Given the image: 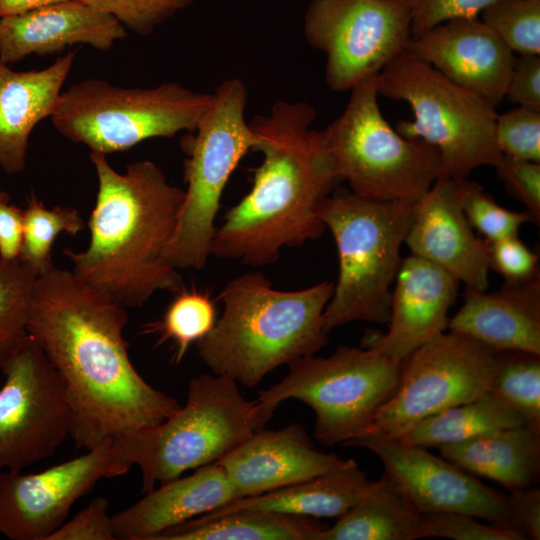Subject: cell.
Returning a JSON list of instances; mask_svg holds the SVG:
<instances>
[{"mask_svg":"<svg viewBox=\"0 0 540 540\" xmlns=\"http://www.w3.org/2000/svg\"><path fill=\"white\" fill-rule=\"evenodd\" d=\"M127 308L55 266L37 276L27 333L60 376L77 450L163 422L178 401L138 373L128 353Z\"/></svg>","mask_w":540,"mask_h":540,"instance_id":"1","label":"cell"},{"mask_svg":"<svg viewBox=\"0 0 540 540\" xmlns=\"http://www.w3.org/2000/svg\"><path fill=\"white\" fill-rule=\"evenodd\" d=\"M315 118L307 102L279 101L249 122L263 160L250 191L216 228L211 255L260 267L275 263L284 247L320 237L318 204L341 179L323 130L310 128Z\"/></svg>","mask_w":540,"mask_h":540,"instance_id":"2","label":"cell"},{"mask_svg":"<svg viewBox=\"0 0 540 540\" xmlns=\"http://www.w3.org/2000/svg\"><path fill=\"white\" fill-rule=\"evenodd\" d=\"M98 179L84 251L65 248L72 272L126 308L142 307L158 291L184 288L181 275L165 260L185 191L168 182L152 161L129 164L124 173L101 153H90Z\"/></svg>","mask_w":540,"mask_h":540,"instance_id":"3","label":"cell"},{"mask_svg":"<svg viewBox=\"0 0 540 540\" xmlns=\"http://www.w3.org/2000/svg\"><path fill=\"white\" fill-rule=\"evenodd\" d=\"M334 284L323 281L296 291L274 289L259 272L227 282L224 310L197 342L198 355L213 374L256 386L281 365L315 355L328 344L323 314Z\"/></svg>","mask_w":540,"mask_h":540,"instance_id":"4","label":"cell"},{"mask_svg":"<svg viewBox=\"0 0 540 540\" xmlns=\"http://www.w3.org/2000/svg\"><path fill=\"white\" fill-rule=\"evenodd\" d=\"M414 204L366 199L345 189L321 199L317 214L331 231L339 258L338 280L323 314L328 333L353 321L388 324L390 287Z\"/></svg>","mask_w":540,"mask_h":540,"instance_id":"5","label":"cell"},{"mask_svg":"<svg viewBox=\"0 0 540 540\" xmlns=\"http://www.w3.org/2000/svg\"><path fill=\"white\" fill-rule=\"evenodd\" d=\"M273 411L246 400L237 382L220 375L192 378L187 399L160 424L115 437L125 459L138 466L142 493L214 463L264 428Z\"/></svg>","mask_w":540,"mask_h":540,"instance_id":"6","label":"cell"},{"mask_svg":"<svg viewBox=\"0 0 540 540\" xmlns=\"http://www.w3.org/2000/svg\"><path fill=\"white\" fill-rule=\"evenodd\" d=\"M248 91L235 77L220 83L194 132L183 143L187 184L165 260L176 270H201L211 255L223 191L257 136L245 120Z\"/></svg>","mask_w":540,"mask_h":540,"instance_id":"7","label":"cell"},{"mask_svg":"<svg viewBox=\"0 0 540 540\" xmlns=\"http://www.w3.org/2000/svg\"><path fill=\"white\" fill-rule=\"evenodd\" d=\"M377 88L379 95L409 104L414 119L399 122L395 129L437 148L441 175L464 179L501 158L496 108L406 49L378 73Z\"/></svg>","mask_w":540,"mask_h":540,"instance_id":"8","label":"cell"},{"mask_svg":"<svg viewBox=\"0 0 540 540\" xmlns=\"http://www.w3.org/2000/svg\"><path fill=\"white\" fill-rule=\"evenodd\" d=\"M377 75L354 86L342 114L323 130L338 176L356 195L376 201L416 202L441 176L437 148L406 138L378 104Z\"/></svg>","mask_w":540,"mask_h":540,"instance_id":"9","label":"cell"},{"mask_svg":"<svg viewBox=\"0 0 540 540\" xmlns=\"http://www.w3.org/2000/svg\"><path fill=\"white\" fill-rule=\"evenodd\" d=\"M210 101L211 94L174 82L142 89L88 79L61 92L50 118L65 138L107 155L150 138L193 133Z\"/></svg>","mask_w":540,"mask_h":540,"instance_id":"10","label":"cell"},{"mask_svg":"<svg viewBox=\"0 0 540 540\" xmlns=\"http://www.w3.org/2000/svg\"><path fill=\"white\" fill-rule=\"evenodd\" d=\"M288 366V374L260 391L256 401L273 412L286 400L306 403L316 416V440L332 446L344 445L367 430L395 392L403 362L374 348L340 346L328 357L311 355Z\"/></svg>","mask_w":540,"mask_h":540,"instance_id":"11","label":"cell"},{"mask_svg":"<svg viewBox=\"0 0 540 540\" xmlns=\"http://www.w3.org/2000/svg\"><path fill=\"white\" fill-rule=\"evenodd\" d=\"M496 365V352L476 340L438 334L405 359L395 392L359 437L399 440L421 420L489 391Z\"/></svg>","mask_w":540,"mask_h":540,"instance_id":"12","label":"cell"},{"mask_svg":"<svg viewBox=\"0 0 540 540\" xmlns=\"http://www.w3.org/2000/svg\"><path fill=\"white\" fill-rule=\"evenodd\" d=\"M412 10L404 0H312L304 35L326 55L328 87L351 90L403 52L411 38Z\"/></svg>","mask_w":540,"mask_h":540,"instance_id":"13","label":"cell"},{"mask_svg":"<svg viewBox=\"0 0 540 540\" xmlns=\"http://www.w3.org/2000/svg\"><path fill=\"white\" fill-rule=\"evenodd\" d=\"M0 472H21L49 458L71 435L66 388L38 343L27 334L0 367Z\"/></svg>","mask_w":540,"mask_h":540,"instance_id":"14","label":"cell"},{"mask_svg":"<svg viewBox=\"0 0 540 540\" xmlns=\"http://www.w3.org/2000/svg\"><path fill=\"white\" fill-rule=\"evenodd\" d=\"M131 467L110 438L40 472L1 471L0 534L12 540H48L78 499L101 479L124 475Z\"/></svg>","mask_w":540,"mask_h":540,"instance_id":"15","label":"cell"},{"mask_svg":"<svg viewBox=\"0 0 540 540\" xmlns=\"http://www.w3.org/2000/svg\"><path fill=\"white\" fill-rule=\"evenodd\" d=\"M344 445L362 447L378 456L385 472L422 513L457 512L514 529L509 495L485 485L426 448L368 437H358Z\"/></svg>","mask_w":540,"mask_h":540,"instance_id":"16","label":"cell"},{"mask_svg":"<svg viewBox=\"0 0 540 540\" xmlns=\"http://www.w3.org/2000/svg\"><path fill=\"white\" fill-rule=\"evenodd\" d=\"M467 178L439 176L414 204L405 238L411 254L441 267L466 287L486 291L489 285V253L462 209Z\"/></svg>","mask_w":540,"mask_h":540,"instance_id":"17","label":"cell"},{"mask_svg":"<svg viewBox=\"0 0 540 540\" xmlns=\"http://www.w3.org/2000/svg\"><path fill=\"white\" fill-rule=\"evenodd\" d=\"M406 50L495 108L505 98L515 56L479 17L445 21L411 37Z\"/></svg>","mask_w":540,"mask_h":540,"instance_id":"18","label":"cell"},{"mask_svg":"<svg viewBox=\"0 0 540 540\" xmlns=\"http://www.w3.org/2000/svg\"><path fill=\"white\" fill-rule=\"evenodd\" d=\"M391 291L388 330L368 333L363 347L374 348L396 362L448 328V311L455 303L459 280L411 254L402 259Z\"/></svg>","mask_w":540,"mask_h":540,"instance_id":"19","label":"cell"},{"mask_svg":"<svg viewBox=\"0 0 540 540\" xmlns=\"http://www.w3.org/2000/svg\"><path fill=\"white\" fill-rule=\"evenodd\" d=\"M345 461L336 453L318 451L305 428L292 423L277 430L254 432L216 462L239 499L312 479Z\"/></svg>","mask_w":540,"mask_h":540,"instance_id":"20","label":"cell"},{"mask_svg":"<svg viewBox=\"0 0 540 540\" xmlns=\"http://www.w3.org/2000/svg\"><path fill=\"white\" fill-rule=\"evenodd\" d=\"M126 36V28L113 16L69 0L0 17V62L52 54L74 44L108 50Z\"/></svg>","mask_w":540,"mask_h":540,"instance_id":"21","label":"cell"},{"mask_svg":"<svg viewBox=\"0 0 540 540\" xmlns=\"http://www.w3.org/2000/svg\"><path fill=\"white\" fill-rule=\"evenodd\" d=\"M128 508L112 515L116 539L153 540L162 531L238 499L223 468L210 463L186 477L161 483Z\"/></svg>","mask_w":540,"mask_h":540,"instance_id":"22","label":"cell"},{"mask_svg":"<svg viewBox=\"0 0 540 540\" xmlns=\"http://www.w3.org/2000/svg\"><path fill=\"white\" fill-rule=\"evenodd\" d=\"M448 329L495 352L540 355V277L504 283L490 293L466 287L464 302L449 319Z\"/></svg>","mask_w":540,"mask_h":540,"instance_id":"23","label":"cell"},{"mask_svg":"<svg viewBox=\"0 0 540 540\" xmlns=\"http://www.w3.org/2000/svg\"><path fill=\"white\" fill-rule=\"evenodd\" d=\"M74 58L69 52L47 68L24 72L0 62V167L5 173L25 169L31 132L51 115Z\"/></svg>","mask_w":540,"mask_h":540,"instance_id":"24","label":"cell"},{"mask_svg":"<svg viewBox=\"0 0 540 540\" xmlns=\"http://www.w3.org/2000/svg\"><path fill=\"white\" fill-rule=\"evenodd\" d=\"M371 483L358 463L354 459H347L342 466L325 474L256 496L233 500L196 518L213 519L239 510L338 518L364 496Z\"/></svg>","mask_w":540,"mask_h":540,"instance_id":"25","label":"cell"},{"mask_svg":"<svg viewBox=\"0 0 540 540\" xmlns=\"http://www.w3.org/2000/svg\"><path fill=\"white\" fill-rule=\"evenodd\" d=\"M438 448L457 467L493 480L510 492L529 488L540 471V429L528 425Z\"/></svg>","mask_w":540,"mask_h":540,"instance_id":"26","label":"cell"},{"mask_svg":"<svg viewBox=\"0 0 540 540\" xmlns=\"http://www.w3.org/2000/svg\"><path fill=\"white\" fill-rule=\"evenodd\" d=\"M423 520V513L384 471L319 540H415L423 538Z\"/></svg>","mask_w":540,"mask_h":540,"instance_id":"27","label":"cell"},{"mask_svg":"<svg viewBox=\"0 0 540 540\" xmlns=\"http://www.w3.org/2000/svg\"><path fill=\"white\" fill-rule=\"evenodd\" d=\"M327 527L314 517L239 510L213 519H189L153 540H319Z\"/></svg>","mask_w":540,"mask_h":540,"instance_id":"28","label":"cell"},{"mask_svg":"<svg viewBox=\"0 0 540 540\" xmlns=\"http://www.w3.org/2000/svg\"><path fill=\"white\" fill-rule=\"evenodd\" d=\"M522 425H526L525 421L516 410L487 391L472 401L421 420L399 441L427 449Z\"/></svg>","mask_w":540,"mask_h":540,"instance_id":"29","label":"cell"},{"mask_svg":"<svg viewBox=\"0 0 540 540\" xmlns=\"http://www.w3.org/2000/svg\"><path fill=\"white\" fill-rule=\"evenodd\" d=\"M23 236L19 258L37 275L52 268V247L60 233L77 235L85 228L78 210L72 207L47 208L32 195L23 209Z\"/></svg>","mask_w":540,"mask_h":540,"instance_id":"30","label":"cell"},{"mask_svg":"<svg viewBox=\"0 0 540 540\" xmlns=\"http://www.w3.org/2000/svg\"><path fill=\"white\" fill-rule=\"evenodd\" d=\"M489 391L540 429V355L523 351H498Z\"/></svg>","mask_w":540,"mask_h":540,"instance_id":"31","label":"cell"},{"mask_svg":"<svg viewBox=\"0 0 540 540\" xmlns=\"http://www.w3.org/2000/svg\"><path fill=\"white\" fill-rule=\"evenodd\" d=\"M216 321V307L210 297L183 288L175 294L162 319L148 325L146 332L158 334V344L171 341L175 349L174 361L180 363L189 347L204 338Z\"/></svg>","mask_w":540,"mask_h":540,"instance_id":"32","label":"cell"},{"mask_svg":"<svg viewBox=\"0 0 540 540\" xmlns=\"http://www.w3.org/2000/svg\"><path fill=\"white\" fill-rule=\"evenodd\" d=\"M36 272L20 259L0 261V367L26 337Z\"/></svg>","mask_w":540,"mask_h":540,"instance_id":"33","label":"cell"},{"mask_svg":"<svg viewBox=\"0 0 540 540\" xmlns=\"http://www.w3.org/2000/svg\"><path fill=\"white\" fill-rule=\"evenodd\" d=\"M482 21L519 55H540V0H496Z\"/></svg>","mask_w":540,"mask_h":540,"instance_id":"34","label":"cell"},{"mask_svg":"<svg viewBox=\"0 0 540 540\" xmlns=\"http://www.w3.org/2000/svg\"><path fill=\"white\" fill-rule=\"evenodd\" d=\"M462 209L469 223L485 236L488 242L518 235L526 222H534L530 214L508 210L499 205L483 188L466 179Z\"/></svg>","mask_w":540,"mask_h":540,"instance_id":"35","label":"cell"},{"mask_svg":"<svg viewBox=\"0 0 540 540\" xmlns=\"http://www.w3.org/2000/svg\"><path fill=\"white\" fill-rule=\"evenodd\" d=\"M495 138L502 155L540 163V111L518 106L498 114Z\"/></svg>","mask_w":540,"mask_h":540,"instance_id":"36","label":"cell"},{"mask_svg":"<svg viewBox=\"0 0 540 540\" xmlns=\"http://www.w3.org/2000/svg\"><path fill=\"white\" fill-rule=\"evenodd\" d=\"M109 14L125 28L145 36L153 29L188 7L193 0H79Z\"/></svg>","mask_w":540,"mask_h":540,"instance_id":"37","label":"cell"},{"mask_svg":"<svg viewBox=\"0 0 540 540\" xmlns=\"http://www.w3.org/2000/svg\"><path fill=\"white\" fill-rule=\"evenodd\" d=\"M423 538L452 540H524L517 530L483 524L475 517L457 512L423 513Z\"/></svg>","mask_w":540,"mask_h":540,"instance_id":"38","label":"cell"},{"mask_svg":"<svg viewBox=\"0 0 540 540\" xmlns=\"http://www.w3.org/2000/svg\"><path fill=\"white\" fill-rule=\"evenodd\" d=\"M486 243L490 269L501 274L504 283H521L539 276L538 254L531 251L518 235Z\"/></svg>","mask_w":540,"mask_h":540,"instance_id":"39","label":"cell"},{"mask_svg":"<svg viewBox=\"0 0 540 540\" xmlns=\"http://www.w3.org/2000/svg\"><path fill=\"white\" fill-rule=\"evenodd\" d=\"M510 191L527 208L535 223L540 221V163L502 155L494 166Z\"/></svg>","mask_w":540,"mask_h":540,"instance_id":"40","label":"cell"},{"mask_svg":"<svg viewBox=\"0 0 540 540\" xmlns=\"http://www.w3.org/2000/svg\"><path fill=\"white\" fill-rule=\"evenodd\" d=\"M109 500L96 497L70 520H66L48 540H115Z\"/></svg>","mask_w":540,"mask_h":540,"instance_id":"41","label":"cell"},{"mask_svg":"<svg viewBox=\"0 0 540 540\" xmlns=\"http://www.w3.org/2000/svg\"><path fill=\"white\" fill-rule=\"evenodd\" d=\"M496 0H420L412 10L411 37L451 19L478 17Z\"/></svg>","mask_w":540,"mask_h":540,"instance_id":"42","label":"cell"},{"mask_svg":"<svg viewBox=\"0 0 540 540\" xmlns=\"http://www.w3.org/2000/svg\"><path fill=\"white\" fill-rule=\"evenodd\" d=\"M505 97L520 107L540 111V55L514 58Z\"/></svg>","mask_w":540,"mask_h":540,"instance_id":"43","label":"cell"},{"mask_svg":"<svg viewBox=\"0 0 540 540\" xmlns=\"http://www.w3.org/2000/svg\"><path fill=\"white\" fill-rule=\"evenodd\" d=\"M23 209L10 202L0 188V257L4 261L19 258L23 236Z\"/></svg>","mask_w":540,"mask_h":540,"instance_id":"44","label":"cell"},{"mask_svg":"<svg viewBox=\"0 0 540 540\" xmlns=\"http://www.w3.org/2000/svg\"><path fill=\"white\" fill-rule=\"evenodd\" d=\"M513 527L525 539H540V490L526 488L509 494Z\"/></svg>","mask_w":540,"mask_h":540,"instance_id":"45","label":"cell"},{"mask_svg":"<svg viewBox=\"0 0 540 540\" xmlns=\"http://www.w3.org/2000/svg\"><path fill=\"white\" fill-rule=\"evenodd\" d=\"M69 0H0V17L18 15Z\"/></svg>","mask_w":540,"mask_h":540,"instance_id":"46","label":"cell"},{"mask_svg":"<svg viewBox=\"0 0 540 540\" xmlns=\"http://www.w3.org/2000/svg\"><path fill=\"white\" fill-rule=\"evenodd\" d=\"M406 1L412 8H414L420 0H404Z\"/></svg>","mask_w":540,"mask_h":540,"instance_id":"47","label":"cell"},{"mask_svg":"<svg viewBox=\"0 0 540 540\" xmlns=\"http://www.w3.org/2000/svg\"><path fill=\"white\" fill-rule=\"evenodd\" d=\"M0 261H1V257H0Z\"/></svg>","mask_w":540,"mask_h":540,"instance_id":"48","label":"cell"}]
</instances>
